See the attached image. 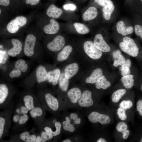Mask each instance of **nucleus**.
<instances>
[{
	"mask_svg": "<svg viewBox=\"0 0 142 142\" xmlns=\"http://www.w3.org/2000/svg\"><path fill=\"white\" fill-rule=\"evenodd\" d=\"M58 84L61 90L63 92L67 91L69 85V79L65 76L64 72H61Z\"/></svg>",
	"mask_w": 142,
	"mask_h": 142,
	"instance_id": "cd10ccee",
	"label": "nucleus"
},
{
	"mask_svg": "<svg viewBox=\"0 0 142 142\" xmlns=\"http://www.w3.org/2000/svg\"><path fill=\"white\" fill-rule=\"evenodd\" d=\"M72 124L70 122H67L66 120L63 121L62 123L64 129L67 131H69V128Z\"/></svg>",
	"mask_w": 142,
	"mask_h": 142,
	"instance_id": "a18cd8bd",
	"label": "nucleus"
},
{
	"mask_svg": "<svg viewBox=\"0 0 142 142\" xmlns=\"http://www.w3.org/2000/svg\"><path fill=\"white\" fill-rule=\"evenodd\" d=\"M134 29L136 34L142 39V26L138 24L136 25L134 27Z\"/></svg>",
	"mask_w": 142,
	"mask_h": 142,
	"instance_id": "79ce46f5",
	"label": "nucleus"
},
{
	"mask_svg": "<svg viewBox=\"0 0 142 142\" xmlns=\"http://www.w3.org/2000/svg\"><path fill=\"white\" fill-rule=\"evenodd\" d=\"M36 42V38L33 34H29L26 36L23 48V52L26 56L29 58L34 57Z\"/></svg>",
	"mask_w": 142,
	"mask_h": 142,
	"instance_id": "6e6552de",
	"label": "nucleus"
},
{
	"mask_svg": "<svg viewBox=\"0 0 142 142\" xmlns=\"http://www.w3.org/2000/svg\"><path fill=\"white\" fill-rule=\"evenodd\" d=\"M112 56L114 60L113 65L114 67L122 65L126 61L125 58L119 50L114 51L112 53Z\"/></svg>",
	"mask_w": 142,
	"mask_h": 142,
	"instance_id": "b1692460",
	"label": "nucleus"
},
{
	"mask_svg": "<svg viewBox=\"0 0 142 142\" xmlns=\"http://www.w3.org/2000/svg\"><path fill=\"white\" fill-rule=\"evenodd\" d=\"M125 110L119 107L117 110V114L119 118L121 120H125L126 119L127 116Z\"/></svg>",
	"mask_w": 142,
	"mask_h": 142,
	"instance_id": "c9c22d12",
	"label": "nucleus"
},
{
	"mask_svg": "<svg viewBox=\"0 0 142 142\" xmlns=\"http://www.w3.org/2000/svg\"><path fill=\"white\" fill-rule=\"evenodd\" d=\"M96 88L98 89L105 90L110 87V82L107 80L105 76L103 75L97 80L95 83Z\"/></svg>",
	"mask_w": 142,
	"mask_h": 142,
	"instance_id": "393cba45",
	"label": "nucleus"
},
{
	"mask_svg": "<svg viewBox=\"0 0 142 142\" xmlns=\"http://www.w3.org/2000/svg\"><path fill=\"white\" fill-rule=\"evenodd\" d=\"M22 103L29 111L31 117L35 121L41 123L44 114V108L38 98L33 93L24 92L22 96Z\"/></svg>",
	"mask_w": 142,
	"mask_h": 142,
	"instance_id": "f257e3e1",
	"label": "nucleus"
},
{
	"mask_svg": "<svg viewBox=\"0 0 142 142\" xmlns=\"http://www.w3.org/2000/svg\"><path fill=\"white\" fill-rule=\"evenodd\" d=\"M20 24L17 19L15 18L12 20L7 24V28L8 31L11 33H16L18 30Z\"/></svg>",
	"mask_w": 142,
	"mask_h": 142,
	"instance_id": "c85d7f7f",
	"label": "nucleus"
},
{
	"mask_svg": "<svg viewBox=\"0 0 142 142\" xmlns=\"http://www.w3.org/2000/svg\"><path fill=\"white\" fill-rule=\"evenodd\" d=\"M61 72L60 69L56 68L48 72V82L53 86H56L58 80Z\"/></svg>",
	"mask_w": 142,
	"mask_h": 142,
	"instance_id": "f3484780",
	"label": "nucleus"
},
{
	"mask_svg": "<svg viewBox=\"0 0 142 142\" xmlns=\"http://www.w3.org/2000/svg\"><path fill=\"white\" fill-rule=\"evenodd\" d=\"M81 120L79 118H77L74 121V124H80L81 123Z\"/></svg>",
	"mask_w": 142,
	"mask_h": 142,
	"instance_id": "603ef678",
	"label": "nucleus"
},
{
	"mask_svg": "<svg viewBox=\"0 0 142 142\" xmlns=\"http://www.w3.org/2000/svg\"><path fill=\"white\" fill-rule=\"evenodd\" d=\"M128 128V126L127 124L123 121L119 122L116 126V129L117 131L118 132L122 133L127 129Z\"/></svg>",
	"mask_w": 142,
	"mask_h": 142,
	"instance_id": "f704fd0d",
	"label": "nucleus"
},
{
	"mask_svg": "<svg viewBox=\"0 0 142 142\" xmlns=\"http://www.w3.org/2000/svg\"><path fill=\"white\" fill-rule=\"evenodd\" d=\"M63 8L66 10H70L73 11L76 9V7L73 4H68L64 5Z\"/></svg>",
	"mask_w": 142,
	"mask_h": 142,
	"instance_id": "37998d69",
	"label": "nucleus"
},
{
	"mask_svg": "<svg viewBox=\"0 0 142 142\" xmlns=\"http://www.w3.org/2000/svg\"><path fill=\"white\" fill-rule=\"evenodd\" d=\"M82 94L79 88L75 87L71 88L68 91L67 95L71 102L73 104H75L78 102Z\"/></svg>",
	"mask_w": 142,
	"mask_h": 142,
	"instance_id": "a211bd4d",
	"label": "nucleus"
},
{
	"mask_svg": "<svg viewBox=\"0 0 142 142\" xmlns=\"http://www.w3.org/2000/svg\"><path fill=\"white\" fill-rule=\"evenodd\" d=\"M79 69L78 64L76 62H73L67 65L64 69V73L66 78L69 79L78 73Z\"/></svg>",
	"mask_w": 142,
	"mask_h": 142,
	"instance_id": "2eb2a0df",
	"label": "nucleus"
},
{
	"mask_svg": "<svg viewBox=\"0 0 142 142\" xmlns=\"http://www.w3.org/2000/svg\"><path fill=\"white\" fill-rule=\"evenodd\" d=\"M97 142H106V140L104 138H100L97 141Z\"/></svg>",
	"mask_w": 142,
	"mask_h": 142,
	"instance_id": "6e6d98bb",
	"label": "nucleus"
},
{
	"mask_svg": "<svg viewBox=\"0 0 142 142\" xmlns=\"http://www.w3.org/2000/svg\"><path fill=\"white\" fill-rule=\"evenodd\" d=\"M11 42L13 47L10 49L8 51L7 53L9 55L12 57H15L19 54L22 50V44L18 39L12 38Z\"/></svg>",
	"mask_w": 142,
	"mask_h": 142,
	"instance_id": "4468645a",
	"label": "nucleus"
},
{
	"mask_svg": "<svg viewBox=\"0 0 142 142\" xmlns=\"http://www.w3.org/2000/svg\"><path fill=\"white\" fill-rule=\"evenodd\" d=\"M88 118L89 120L92 123L99 122L103 125L108 124L111 121L110 118L108 116L95 111L90 113Z\"/></svg>",
	"mask_w": 142,
	"mask_h": 142,
	"instance_id": "9d476101",
	"label": "nucleus"
},
{
	"mask_svg": "<svg viewBox=\"0 0 142 142\" xmlns=\"http://www.w3.org/2000/svg\"></svg>",
	"mask_w": 142,
	"mask_h": 142,
	"instance_id": "69168bd1",
	"label": "nucleus"
},
{
	"mask_svg": "<svg viewBox=\"0 0 142 142\" xmlns=\"http://www.w3.org/2000/svg\"><path fill=\"white\" fill-rule=\"evenodd\" d=\"M73 50L72 47L70 45L64 46L57 55V61L61 62L67 60L69 57Z\"/></svg>",
	"mask_w": 142,
	"mask_h": 142,
	"instance_id": "dca6fc26",
	"label": "nucleus"
},
{
	"mask_svg": "<svg viewBox=\"0 0 142 142\" xmlns=\"http://www.w3.org/2000/svg\"><path fill=\"white\" fill-rule=\"evenodd\" d=\"M74 26L77 32L79 34H85L89 32V28L84 24L75 22L74 23Z\"/></svg>",
	"mask_w": 142,
	"mask_h": 142,
	"instance_id": "473e14b6",
	"label": "nucleus"
},
{
	"mask_svg": "<svg viewBox=\"0 0 142 142\" xmlns=\"http://www.w3.org/2000/svg\"><path fill=\"white\" fill-rule=\"evenodd\" d=\"M133 78V75L130 74L123 76L121 77V82L125 88L130 89L133 86L134 83Z\"/></svg>",
	"mask_w": 142,
	"mask_h": 142,
	"instance_id": "bb28decb",
	"label": "nucleus"
},
{
	"mask_svg": "<svg viewBox=\"0 0 142 142\" xmlns=\"http://www.w3.org/2000/svg\"><path fill=\"white\" fill-rule=\"evenodd\" d=\"M28 119L29 116L27 114H21L17 123L19 125L22 126L26 123Z\"/></svg>",
	"mask_w": 142,
	"mask_h": 142,
	"instance_id": "4c0bfd02",
	"label": "nucleus"
},
{
	"mask_svg": "<svg viewBox=\"0 0 142 142\" xmlns=\"http://www.w3.org/2000/svg\"><path fill=\"white\" fill-rule=\"evenodd\" d=\"M37 97L43 107L46 105L53 111L58 110L59 107L58 100L51 93L47 92L43 94L40 92Z\"/></svg>",
	"mask_w": 142,
	"mask_h": 142,
	"instance_id": "f03ea898",
	"label": "nucleus"
},
{
	"mask_svg": "<svg viewBox=\"0 0 142 142\" xmlns=\"http://www.w3.org/2000/svg\"><path fill=\"white\" fill-rule=\"evenodd\" d=\"M126 93V90L124 89H120L115 91L111 95L112 102L114 103H118Z\"/></svg>",
	"mask_w": 142,
	"mask_h": 142,
	"instance_id": "c756f323",
	"label": "nucleus"
},
{
	"mask_svg": "<svg viewBox=\"0 0 142 142\" xmlns=\"http://www.w3.org/2000/svg\"><path fill=\"white\" fill-rule=\"evenodd\" d=\"M36 142H42V138L40 135L37 136Z\"/></svg>",
	"mask_w": 142,
	"mask_h": 142,
	"instance_id": "5fc2aeb1",
	"label": "nucleus"
},
{
	"mask_svg": "<svg viewBox=\"0 0 142 142\" xmlns=\"http://www.w3.org/2000/svg\"><path fill=\"white\" fill-rule=\"evenodd\" d=\"M140 0L141 1V2L142 3V0Z\"/></svg>",
	"mask_w": 142,
	"mask_h": 142,
	"instance_id": "e2e57ef3",
	"label": "nucleus"
},
{
	"mask_svg": "<svg viewBox=\"0 0 142 142\" xmlns=\"http://www.w3.org/2000/svg\"><path fill=\"white\" fill-rule=\"evenodd\" d=\"M59 28L58 23L54 19H52L50 20V23L44 26L43 30L47 34H54L58 32Z\"/></svg>",
	"mask_w": 142,
	"mask_h": 142,
	"instance_id": "6ab92c4d",
	"label": "nucleus"
},
{
	"mask_svg": "<svg viewBox=\"0 0 142 142\" xmlns=\"http://www.w3.org/2000/svg\"><path fill=\"white\" fill-rule=\"evenodd\" d=\"M131 64V60L128 59L119 68L121 75L123 76L130 74V68Z\"/></svg>",
	"mask_w": 142,
	"mask_h": 142,
	"instance_id": "7c9ffc66",
	"label": "nucleus"
},
{
	"mask_svg": "<svg viewBox=\"0 0 142 142\" xmlns=\"http://www.w3.org/2000/svg\"><path fill=\"white\" fill-rule=\"evenodd\" d=\"M40 0H26V3L27 4H30L31 5H35L38 3Z\"/></svg>",
	"mask_w": 142,
	"mask_h": 142,
	"instance_id": "de8ad7c7",
	"label": "nucleus"
},
{
	"mask_svg": "<svg viewBox=\"0 0 142 142\" xmlns=\"http://www.w3.org/2000/svg\"><path fill=\"white\" fill-rule=\"evenodd\" d=\"M29 65L26 61L19 59L14 63L13 67L9 72L8 77L11 79L20 77L28 70Z\"/></svg>",
	"mask_w": 142,
	"mask_h": 142,
	"instance_id": "7ed1b4c3",
	"label": "nucleus"
},
{
	"mask_svg": "<svg viewBox=\"0 0 142 142\" xmlns=\"http://www.w3.org/2000/svg\"><path fill=\"white\" fill-rule=\"evenodd\" d=\"M57 121L56 119H54L52 121V122L53 123H55Z\"/></svg>",
	"mask_w": 142,
	"mask_h": 142,
	"instance_id": "bf43d9fd",
	"label": "nucleus"
},
{
	"mask_svg": "<svg viewBox=\"0 0 142 142\" xmlns=\"http://www.w3.org/2000/svg\"><path fill=\"white\" fill-rule=\"evenodd\" d=\"M94 1L99 5L103 7L113 4V2L111 0H94Z\"/></svg>",
	"mask_w": 142,
	"mask_h": 142,
	"instance_id": "58836bf2",
	"label": "nucleus"
},
{
	"mask_svg": "<svg viewBox=\"0 0 142 142\" xmlns=\"http://www.w3.org/2000/svg\"><path fill=\"white\" fill-rule=\"evenodd\" d=\"M133 102L130 100H124L122 101L119 104V107L126 110L131 108L133 106Z\"/></svg>",
	"mask_w": 142,
	"mask_h": 142,
	"instance_id": "72a5a7b5",
	"label": "nucleus"
},
{
	"mask_svg": "<svg viewBox=\"0 0 142 142\" xmlns=\"http://www.w3.org/2000/svg\"><path fill=\"white\" fill-rule=\"evenodd\" d=\"M78 103L80 106L83 107H88L92 105L93 101L91 92L89 90L84 91L78 101Z\"/></svg>",
	"mask_w": 142,
	"mask_h": 142,
	"instance_id": "ddd939ff",
	"label": "nucleus"
},
{
	"mask_svg": "<svg viewBox=\"0 0 142 142\" xmlns=\"http://www.w3.org/2000/svg\"><path fill=\"white\" fill-rule=\"evenodd\" d=\"M78 117L77 114L75 113H72L70 115V119L74 121L78 118Z\"/></svg>",
	"mask_w": 142,
	"mask_h": 142,
	"instance_id": "3c124183",
	"label": "nucleus"
},
{
	"mask_svg": "<svg viewBox=\"0 0 142 142\" xmlns=\"http://www.w3.org/2000/svg\"><path fill=\"white\" fill-rule=\"evenodd\" d=\"M115 6L113 4H109L103 7L102 11L103 16L106 20H109L112 13L114 10Z\"/></svg>",
	"mask_w": 142,
	"mask_h": 142,
	"instance_id": "2f4dec72",
	"label": "nucleus"
},
{
	"mask_svg": "<svg viewBox=\"0 0 142 142\" xmlns=\"http://www.w3.org/2000/svg\"><path fill=\"white\" fill-rule=\"evenodd\" d=\"M63 11L60 8L53 4L50 5L46 11L47 15L49 17L54 18H59L62 14Z\"/></svg>",
	"mask_w": 142,
	"mask_h": 142,
	"instance_id": "4be33fe9",
	"label": "nucleus"
},
{
	"mask_svg": "<svg viewBox=\"0 0 142 142\" xmlns=\"http://www.w3.org/2000/svg\"><path fill=\"white\" fill-rule=\"evenodd\" d=\"M62 142H72L71 140L69 139H65V140H63V141H62Z\"/></svg>",
	"mask_w": 142,
	"mask_h": 142,
	"instance_id": "13d9d810",
	"label": "nucleus"
},
{
	"mask_svg": "<svg viewBox=\"0 0 142 142\" xmlns=\"http://www.w3.org/2000/svg\"><path fill=\"white\" fill-rule=\"evenodd\" d=\"M140 89H141V92H142V84H141V85Z\"/></svg>",
	"mask_w": 142,
	"mask_h": 142,
	"instance_id": "052dcab7",
	"label": "nucleus"
},
{
	"mask_svg": "<svg viewBox=\"0 0 142 142\" xmlns=\"http://www.w3.org/2000/svg\"><path fill=\"white\" fill-rule=\"evenodd\" d=\"M22 114H18L14 113L13 116L12 120L14 122L17 123L19 120L20 115Z\"/></svg>",
	"mask_w": 142,
	"mask_h": 142,
	"instance_id": "49530a36",
	"label": "nucleus"
},
{
	"mask_svg": "<svg viewBox=\"0 0 142 142\" xmlns=\"http://www.w3.org/2000/svg\"><path fill=\"white\" fill-rule=\"evenodd\" d=\"M36 80L37 83L41 84L47 80L48 71L43 65H39L35 71Z\"/></svg>",
	"mask_w": 142,
	"mask_h": 142,
	"instance_id": "9b49d317",
	"label": "nucleus"
},
{
	"mask_svg": "<svg viewBox=\"0 0 142 142\" xmlns=\"http://www.w3.org/2000/svg\"><path fill=\"white\" fill-rule=\"evenodd\" d=\"M54 125L55 128L56 130L52 135L53 136H55L60 134L61 132L62 124L60 122L57 121L54 123Z\"/></svg>",
	"mask_w": 142,
	"mask_h": 142,
	"instance_id": "ea45409f",
	"label": "nucleus"
},
{
	"mask_svg": "<svg viewBox=\"0 0 142 142\" xmlns=\"http://www.w3.org/2000/svg\"><path fill=\"white\" fill-rule=\"evenodd\" d=\"M98 14V11L95 7H89L84 12L82 15V19L85 21L92 20L95 18Z\"/></svg>",
	"mask_w": 142,
	"mask_h": 142,
	"instance_id": "5701e85b",
	"label": "nucleus"
},
{
	"mask_svg": "<svg viewBox=\"0 0 142 142\" xmlns=\"http://www.w3.org/2000/svg\"><path fill=\"white\" fill-rule=\"evenodd\" d=\"M1 9H0V14L1 13Z\"/></svg>",
	"mask_w": 142,
	"mask_h": 142,
	"instance_id": "680f3d73",
	"label": "nucleus"
},
{
	"mask_svg": "<svg viewBox=\"0 0 142 142\" xmlns=\"http://www.w3.org/2000/svg\"><path fill=\"white\" fill-rule=\"evenodd\" d=\"M75 130V128L73 124H72L70 127L69 131L70 132H74Z\"/></svg>",
	"mask_w": 142,
	"mask_h": 142,
	"instance_id": "864d4df0",
	"label": "nucleus"
},
{
	"mask_svg": "<svg viewBox=\"0 0 142 142\" xmlns=\"http://www.w3.org/2000/svg\"></svg>",
	"mask_w": 142,
	"mask_h": 142,
	"instance_id": "0e129e2a",
	"label": "nucleus"
},
{
	"mask_svg": "<svg viewBox=\"0 0 142 142\" xmlns=\"http://www.w3.org/2000/svg\"><path fill=\"white\" fill-rule=\"evenodd\" d=\"M123 41L119 44L120 49L131 56H137L139 49L134 40L130 37H125L123 38Z\"/></svg>",
	"mask_w": 142,
	"mask_h": 142,
	"instance_id": "20e7f679",
	"label": "nucleus"
},
{
	"mask_svg": "<svg viewBox=\"0 0 142 142\" xmlns=\"http://www.w3.org/2000/svg\"><path fill=\"white\" fill-rule=\"evenodd\" d=\"M9 3V0H0V4L2 6H7Z\"/></svg>",
	"mask_w": 142,
	"mask_h": 142,
	"instance_id": "8fccbe9b",
	"label": "nucleus"
},
{
	"mask_svg": "<svg viewBox=\"0 0 142 142\" xmlns=\"http://www.w3.org/2000/svg\"><path fill=\"white\" fill-rule=\"evenodd\" d=\"M65 120L67 121V122H71L70 118L69 117L66 116V117H65Z\"/></svg>",
	"mask_w": 142,
	"mask_h": 142,
	"instance_id": "4d7b16f0",
	"label": "nucleus"
},
{
	"mask_svg": "<svg viewBox=\"0 0 142 142\" xmlns=\"http://www.w3.org/2000/svg\"><path fill=\"white\" fill-rule=\"evenodd\" d=\"M37 136L35 134H30L29 131H26L20 133L19 138L20 141L25 142H36Z\"/></svg>",
	"mask_w": 142,
	"mask_h": 142,
	"instance_id": "a878e982",
	"label": "nucleus"
},
{
	"mask_svg": "<svg viewBox=\"0 0 142 142\" xmlns=\"http://www.w3.org/2000/svg\"><path fill=\"white\" fill-rule=\"evenodd\" d=\"M12 111L5 110L1 113L0 116V139H2L9 131L11 123Z\"/></svg>",
	"mask_w": 142,
	"mask_h": 142,
	"instance_id": "39448f33",
	"label": "nucleus"
},
{
	"mask_svg": "<svg viewBox=\"0 0 142 142\" xmlns=\"http://www.w3.org/2000/svg\"><path fill=\"white\" fill-rule=\"evenodd\" d=\"M130 131L127 129L124 131L122 133V137L124 139H126L128 138L130 134Z\"/></svg>",
	"mask_w": 142,
	"mask_h": 142,
	"instance_id": "09e8293b",
	"label": "nucleus"
},
{
	"mask_svg": "<svg viewBox=\"0 0 142 142\" xmlns=\"http://www.w3.org/2000/svg\"><path fill=\"white\" fill-rule=\"evenodd\" d=\"M84 52L90 58L94 60L100 58L103 55V52L97 49L94 45L93 42L90 40L85 42L83 44Z\"/></svg>",
	"mask_w": 142,
	"mask_h": 142,
	"instance_id": "0eeeda50",
	"label": "nucleus"
},
{
	"mask_svg": "<svg viewBox=\"0 0 142 142\" xmlns=\"http://www.w3.org/2000/svg\"><path fill=\"white\" fill-rule=\"evenodd\" d=\"M136 109L139 115L142 116V98L139 99L137 102Z\"/></svg>",
	"mask_w": 142,
	"mask_h": 142,
	"instance_id": "a19ab883",
	"label": "nucleus"
},
{
	"mask_svg": "<svg viewBox=\"0 0 142 142\" xmlns=\"http://www.w3.org/2000/svg\"><path fill=\"white\" fill-rule=\"evenodd\" d=\"M93 43L95 46L102 52L107 53L110 50V46L104 40L100 34L96 35L94 39Z\"/></svg>",
	"mask_w": 142,
	"mask_h": 142,
	"instance_id": "f8f14e48",
	"label": "nucleus"
},
{
	"mask_svg": "<svg viewBox=\"0 0 142 142\" xmlns=\"http://www.w3.org/2000/svg\"><path fill=\"white\" fill-rule=\"evenodd\" d=\"M7 83L1 82L0 84V107L7 106L13 95L12 89Z\"/></svg>",
	"mask_w": 142,
	"mask_h": 142,
	"instance_id": "423d86ee",
	"label": "nucleus"
},
{
	"mask_svg": "<svg viewBox=\"0 0 142 142\" xmlns=\"http://www.w3.org/2000/svg\"><path fill=\"white\" fill-rule=\"evenodd\" d=\"M103 74V72L102 68H98L94 69L90 75L85 79V81L87 84L95 83L97 80Z\"/></svg>",
	"mask_w": 142,
	"mask_h": 142,
	"instance_id": "aec40b11",
	"label": "nucleus"
},
{
	"mask_svg": "<svg viewBox=\"0 0 142 142\" xmlns=\"http://www.w3.org/2000/svg\"><path fill=\"white\" fill-rule=\"evenodd\" d=\"M40 135L42 138V142H46L49 140L52 139L53 137L51 134L47 133L44 131H41Z\"/></svg>",
	"mask_w": 142,
	"mask_h": 142,
	"instance_id": "e433bc0d",
	"label": "nucleus"
},
{
	"mask_svg": "<svg viewBox=\"0 0 142 142\" xmlns=\"http://www.w3.org/2000/svg\"><path fill=\"white\" fill-rule=\"evenodd\" d=\"M65 43V39L61 35L56 36L47 45L48 49L50 51L54 52H59L64 47Z\"/></svg>",
	"mask_w": 142,
	"mask_h": 142,
	"instance_id": "1a4fd4ad",
	"label": "nucleus"
},
{
	"mask_svg": "<svg viewBox=\"0 0 142 142\" xmlns=\"http://www.w3.org/2000/svg\"><path fill=\"white\" fill-rule=\"evenodd\" d=\"M19 106L20 109L21 113L22 114H27L29 112L28 110L22 102V104L20 105Z\"/></svg>",
	"mask_w": 142,
	"mask_h": 142,
	"instance_id": "c03bdc74",
	"label": "nucleus"
},
{
	"mask_svg": "<svg viewBox=\"0 0 142 142\" xmlns=\"http://www.w3.org/2000/svg\"><path fill=\"white\" fill-rule=\"evenodd\" d=\"M116 27L118 33L124 36L131 34L134 32L132 27H126L124 22L122 21L117 23Z\"/></svg>",
	"mask_w": 142,
	"mask_h": 142,
	"instance_id": "412c9836",
	"label": "nucleus"
}]
</instances>
